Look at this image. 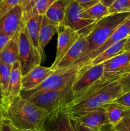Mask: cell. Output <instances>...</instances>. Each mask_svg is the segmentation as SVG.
<instances>
[{
    "instance_id": "1",
    "label": "cell",
    "mask_w": 130,
    "mask_h": 131,
    "mask_svg": "<svg viewBox=\"0 0 130 131\" xmlns=\"http://www.w3.org/2000/svg\"><path fill=\"white\" fill-rule=\"evenodd\" d=\"M124 94L119 80L98 81L82 95L65 105L61 112L68 117H73L102 107Z\"/></svg>"
},
{
    "instance_id": "2",
    "label": "cell",
    "mask_w": 130,
    "mask_h": 131,
    "mask_svg": "<svg viewBox=\"0 0 130 131\" xmlns=\"http://www.w3.org/2000/svg\"><path fill=\"white\" fill-rule=\"evenodd\" d=\"M3 117L21 131H39L43 128L48 113L20 95L5 104Z\"/></svg>"
},
{
    "instance_id": "3",
    "label": "cell",
    "mask_w": 130,
    "mask_h": 131,
    "mask_svg": "<svg viewBox=\"0 0 130 131\" xmlns=\"http://www.w3.org/2000/svg\"><path fill=\"white\" fill-rule=\"evenodd\" d=\"M130 15V13H117L109 14L101 20L96 22L93 28L86 36L89 46L85 53L79 63L87 61L90 52L100 47L116 29Z\"/></svg>"
},
{
    "instance_id": "4",
    "label": "cell",
    "mask_w": 130,
    "mask_h": 131,
    "mask_svg": "<svg viewBox=\"0 0 130 131\" xmlns=\"http://www.w3.org/2000/svg\"><path fill=\"white\" fill-rule=\"evenodd\" d=\"M84 64V63H79L70 67L54 70L53 74L48 76L38 86L31 90L21 92L20 95L24 99H27L42 92L64 88L73 83Z\"/></svg>"
},
{
    "instance_id": "5",
    "label": "cell",
    "mask_w": 130,
    "mask_h": 131,
    "mask_svg": "<svg viewBox=\"0 0 130 131\" xmlns=\"http://www.w3.org/2000/svg\"><path fill=\"white\" fill-rule=\"evenodd\" d=\"M73 83L64 88L42 92L26 100L45 110L48 114L62 110V107L73 99L71 90Z\"/></svg>"
},
{
    "instance_id": "6",
    "label": "cell",
    "mask_w": 130,
    "mask_h": 131,
    "mask_svg": "<svg viewBox=\"0 0 130 131\" xmlns=\"http://www.w3.org/2000/svg\"><path fill=\"white\" fill-rule=\"evenodd\" d=\"M42 58V55L32 43L25 25L19 33V61L22 76L40 65Z\"/></svg>"
},
{
    "instance_id": "7",
    "label": "cell",
    "mask_w": 130,
    "mask_h": 131,
    "mask_svg": "<svg viewBox=\"0 0 130 131\" xmlns=\"http://www.w3.org/2000/svg\"><path fill=\"white\" fill-rule=\"evenodd\" d=\"M103 75V63L95 65H84L71 86L73 99L80 97L94 83L101 79Z\"/></svg>"
},
{
    "instance_id": "8",
    "label": "cell",
    "mask_w": 130,
    "mask_h": 131,
    "mask_svg": "<svg viewBox=\"0 0 130 131\" xmlns=\"http://www.w3.org/2000/svg\"><path fill=\"white\" fill-rule=\"evenodd\" d=\"M84 10L80 4L73 0L66 8L64 26L87 36L96 22L83 18L82 14Z\"/></svg>"
},
{
    "instance_id": "9",
    "label": "cell",
    "mask_w": 130,
    "mask_h": 131,
    "mask_svg": "<svg viewBox=\"0 0 130 131\" xmlns=\"http://www.w3.org/2000/svg\"><path fill=\"white\" fill-rule=\"evenodd\" d=\"M130 63V51L124 52L103 63L102 79L107 81L119 80L127 72Z\"/></svg>"
},
{
    "instance_id": "10",
    "label": "cell",
    "mask_w": 130,
    "mask_h": 131,
    "mask_svg": "<svg viewBox=\"0 0 130 131\" xmlns=\"http://www.w3.org/2000/svg\"><path fill=\"white\" fill-rule=\"evenodd\" d=\"M25 25L24 14L19 5L0 18V35L12 37Z\"/></svg>"
},
{
    "instance_id": "11",
    "label": "cell",
    "mask_w": 130,
    "mask_h": 131,
    "mask_svg": "<svg viewBox=\"0 0 130 131\" xmlns=\"http://www.w3.org/2000/svg\"><path fill=\"white\" fill-rule=\"evenodd\" d=\"M57 33V51L54 61L50 67L53 70L80 36L79 32L65 26H59Z\"/></svg>"
},
{
    "instance_id": "12",
    "label": "cell",
    "mask_w": 130,
    "mask_h": 131,
    "mask_svg": "<svg viewBox=\"0 0 130 131\" xmlns=\"http://www.w3.org/2000/svg\"><path fill=\"white\" fill-rule=\"evenodd\" d=\"M69 118H73L83 126L93 131H101L103 126L109 124L107 111L103 106L82 115Z\"/></svg>"
},
{
    "instance_id": "13",
    "label": "cell",
    "mask_w": 130,
    "mask_h": 131,
    "mask_svg": "<svg viewBox=\"0 0 130 131\" xmlns=\"http://www.w3.org/2000/svg\"><path fill=\"white\" fill-rule=\"evenodd\" d=\"M87 40L86 36L80 34V36L69 51L66 52L61 61L58 63L54 70L70 67L76 63H79L82 56L87 51L88 48Z\"/></svg>"
},
{
    "instance_id": "14",
    "label": "cell",
    "mask_w": 130,
    "mask_h": 131,
    "mask_svg": "<svg viewBox=\"0 0 130 131\" xmlns=\"http://www.w3.org/2000/svg\"><path fill=\"white\" fill-rule=\"evenodd\" d=\"M54 70L50 67H45L40 65L35 67L22 78L21 92L34 89L43 83Z\"/></svg>"
},
{
    "instance_id": "15",
    "label": "cell",
    "mask_w": 130,
    "mask_h": 131,
    "mask_svg": "<svg viewBox=\"0 0 130 131\" xmlns=\"http://www.w3.org/2000/svg\"><path fill=\"white\" fill-rule=\"evenodd\" d=\"M130 35V15L115 30L110 37L99 47L94 50L88 56L86 62L93 60L99 54L115 43L127 38ZM85 62V63H86Z\"/></svg>"
},
{
    "instance_id": "16",
    "label": "cell",
    "mask_w": 130,
    "mask_h": 131,
    "mask_svg": "<svg viewBox=\"0 0 130 131\" xmlns=\"http://www.w3.org/2000/svg\"><path fill=\"white\" fill-rule=\"evenodd\" d=\"M39 131H73L67 115L61 112V110L48 114L43 128Z\"/></svg>"
},
{
    "instance_id": "17",
    "label": "cell",
    "mask_w": 130,
    "mask_h": 131,
    "mask_svg": "<svg viewBox=\"0 0 130 131\" xmlns=\"http://www.w3.org/2000/svg\"><path fill=\"white\" fill-rule=\"evenodd\" d=\"M22 75L20 63L18 61L11 65L8 86L6 95L5 97V106L6 103L20 95L22 90Z\"/></svg>"
},
{
    "instance_id": "18",
    "label": "cell",
    "mask_w": 130,
    "mask_h": 131,
    "mask_svg": "<svg viewBox=\"0 0 130 131\" xmlns=\"http://www.w3.org/2000/svg\"><path fill=\"white\" fill-rule=\"evenodd\" d=\"M43 17V15L36 14L32 11L26 14H24L25 27H26L29 38L34 47L38 50L41 55L42 54H41L39 46V33Z\"/></svg>"
},
{
    "instance_id": "19",
    "label": "cell",
    "mask_w": 130,
    "mask_h": 131,
    "mask_svg": "<svg viewBox=\"0 0 130 131\" xmlns=\"http://www.w3.org/2000/svg\"><path fill=\"white\" fill-rule=\"evenodd\" d=\"M59 26L43 15L39 33V46L43 56L45 48L56 33H58Z\"/></svg>"
},
{
    "instance_id": "20",
    "label": "cell",
    "mask_w": 130,
    "mask_h": 131,
    "mask_svg": "<svg viewBox=\"0 0 130 131\" xmlns=\"http://www.w3.org/2000/svg\"><path fill=\"white\" fill-rule=\"evenodd\" d=\"M73 1V0H57L48 9L45 16L59 26H64L66 8Z\"/></svg>"
},
{
    "instance_id": "21",
    "label": "cell",
    "mask_w": 130,
    "mask_h": 131,
    "mask_svg": "<svg viewBox=\"0 0 130 131\" xmlns=\"http://www.w3.org/2000/svg\"><path fill=\"white\" fill-rule=\"evenodd\" d=\"M107 111L109 124L112 127H115L125 116L130 113V109L117 102H109L103 106Z\"/></svg>"
},
{
    "instance_id": "22",
    "label": "cell",
    "mask_w": 130,
    "mask_h": 131,
    "mask_svg": "<svg viewBox=\"0 0 130 131\" xmlns=\"http://www.w3.org/2000/svg\"><path fill=\"white\" fill-rule=\"evenodd\" d=\"M19 33L11 37L0 53V61L10 66L19 61Z\"/></svg>"
},
{
    "instance_id": "23",
    "label": "cell",
    "mask_w": 130,
    "mask_h": 131,
    "mask_svg": "<svg viewBox=\"0 0 130 131\" xmlns=\"http://www.w3.org/2000/svg\"><path fill=\"white\" fill-rule=\"evenodd\" d=\"M127 38L122 40L117 43H115L113 46H110L107 48L105 51L99 54L98 56L94 58L90 61H88L87 62L85 63L84 65H95L98 64L103 63L105 61L110 60L112 58L117 55L122 54L124 52V47L125 43H126Z\"/></svg>"
},
{
    "instance_id": "24",
    "label": "cell",
    "mask_w": 130,
    "mask_h": 131,
    "mask_svg": "<svg viewBox=\"0 0 130 131\" xmlns=\"http://www.w3.org/2000/svg\"><path fill=\"white\" fill-rule=\"evenodd\" d=\"M109 15L108 8L103 5L101 2L98 3L91 7L82 12L83 18L98 22Z\"/></svg>"
},
{
    "instance_id": "25",
    "label": "cell",
    "mask_w": 130,
    "mask_h": 131,
    "mask_svg": "<svg viewBox=\"0 0 130 131\" xmlns=\"http://www.w3.org/2000/svg\"><path fill=\"white\" fill-rule=\"evenodd\" d=\"M11 66L0 61V93L6 97Z\"/></svg>"
},
{
    "instance_id": "26",
    "label": "cell",
    "mask_w": 130,
    "mask_h": 131,
    "mask_svg": "<svg viewBox=\"0 0 130 131\" xmlns=\"http://www.w3.org/2000/svg\"><path fill=\"white\" fill-rule=\"evenodd\" d=\"M109 14L130 13V0H117L108 8Z\"/></svg>"
},
{
    "instance_id": "27",
    "label": "cell",
    "mask_w": 130,
    "mask_h": 131,
    "mask_svg": "<svg viewBox=\"0 0 130 131\" xmlns=\"http://www.w3.org/2000/svg\"><path fill=\"white\" fill-rule=\"evenodd\" d=\"M57 0H38L33 10V13L40 15H45L51 5Z\"/></svg>"
},
{
    "instance_id": "28",
    "label": "cell",
    "mask_w": 130,
    "mask_h": 131,
    "mask_svg": "<svg viewBox=\"0 0 130 131\" xmlns=\"http://www.w3.org/2000/svg\"><path fill=\"white\" fill-rule=\"evenodd\" d=\"M21 1L22 0H2L0 2V18L14 7L20 5Z\"/></svg>"
},
{
    "instance_id": "29",
    "label": "cell",
    "mask_w": 130,
    "mask_h": 131,
    "mask_svg": "<svg viewBox=\"0 0 130 131\" xmlns=\"http://www.w3.org/2000/svg\"><path fill=\"white\" fill-rule=\"evenodd\" d=\"M113 128L118 131H130V113Z\"/></svg>"
},
{
    "instance_id": "30",
    "label": "cell",
    "mask_w": 130,
    "mask_h": 131,
    "mask_svg": "<svg viewBox=\"0 0 130 131\" xmlns=\"http://www.w3.org/2000/svg\"><path fill=\"white\" fill-rule=\"evenodd\" d=\"M38 0H22L20 3V6L23 12V14L29 12L35 6Z\"/></svg>"
},
{
    "instance_id": "31",
    "label": "cell",
    "mask_w": 130,
    "mask_h": 131,
    "mask_svg": "<svg viewBox=\"0 0 130 131\" xmlns=\"http://www.w3.org/2000/svg\"><path fill=\"white\" fill-rule=\"evenodd\" d=\"M124 93L130 91V72L125 74L119 79Z\"/></svg>"
},
{
    "instance_id": "32",
    "label": "cell",
    "mask_w": 130,
    "mask_h": 131,
    "mask_svg": "<svg viewBox=\"0 0 130 131\" xmlns=\"http://www.w3.org/2000/svg\"><path fill=\"white\" fill-rule=\"evenodd\" d=\"M0 131H21L12 125L8 119L3 117L0 125Z\"/></svg>"
},
{
    "instance_id": "33",
    "label": "cell",
    "mask_w": 130,
    "mask_h": 131,
    "mask_svg": "<svg viewBox=\"0 0 130 131\" xmlns=\"http://www.w3.org/2000/svg\"><path fill=\"white\" fill-rule=\"evenodd\" d=\"M114 102L124 105L130 109V91L124 93L121 97L115 100Z\"/></svg>"
},
{
    "instance_id": "34",
    "label": "cell",
    "mask_w": 130,
    "mask_h": 131,
    "mask_svg": "<svg viewBox=\"0 0 130 131\" xmlns=\"http://www.w3.org/2000/svg\"><path fill=\"white\" fill-rule=\"evenodd\" d=\"M80 4V6L84 9V10L91 7L93 5L100 2L101 0H74Z\"/></svg>"
},
{
    "instance_id": "35",
    "label": "cell",
    "mask_w": 130,
    "mask_h": 131,
    "mask_svg": "<svg viewBox=\"0 0 130 131\" xmlns=\"http://www.w3.org/2000/svg\"><path fill=\"white\" fill-rule=\"evenodd\" d=\"M70 123H71L73 131H93V130H91V129L86 127L83 126L82 125L80 124L79 122L75 121V120H73V118H70Z\"/></svg>"
},
{
    "instance_id": "36",
    "label": "cell",
    "mask_w": 130,
    "mask_h": 131,
    "mask_svg": "<svg viewBox=\"0 0 130 131\" xmlns=\"http://www.w3.org/2000/svg\"><path fill=\"white\" fill-rule=\"evenodd\" d=\"M11 37H10V36L0 35V53L6 45V43H8V42L11 39Z\"/></svg>"
},
{
    "instance_id": "37",
    "label": "cell",
    "mask_w": 130,
    "mask_h": 131,
    "mask_svg": "<svg viewBox=\"0 0 130 131\" xmlns=\"http://www.w3.org/2000/svg\"><path fill=\"white\" fill-rule=\"evenodd\" d=\"M117 0H101L100 2L105 5L107 7L109 8L110 6H112L113 3H114Z\"/></svg>"
},
{
    "instance_id": "38",
    "label": "cell",
    "mask_w": 130,
    "mask_h": 131,
    "mask_svg": "<svg viewBox=\"0 0 130 131\" xmlns=\"http://www.w3.org/2000/svg\"><path fill=\"white\" fill-rule=\"evenodd\" d=\"M127 51H130V36L127 37L124 47V52H127Z\"/></svg>"
},
{
    "instance_id": "39",
    "label": "cell",
    "mask_w": 130,
    "mask_h": 131,
    "mask_svg": "<svg viewBox=\"0 0 130 131\" xmlns=\"http://www.w3.org/2000/svg\"><path fill=\"white\" fill-rule=\"evenodd\" d=\"M101 131H118L113 129L110 124H107L103 126L101 129Z\"/></svg>"
},
{
    "instance_id": "40",
    "label": "cell",
    "mask_w": 130,
    "mask_h": 131,
    "mask_svg": "<svg viewBox=\"0 0 130 131\" xmlns=\"http://www.w3.org/2000/svg\"><path fill=\"white\" fill-rule=\"evenodd\" d=\"M4 107H5V98L2 94L0 93V111H2Z\"/></svg>"
},
{
    "instance_id": "41",
    "label": "cell",
    "mask_w": 130,
    "mask_h": 131,
    "mask_svg": "<svg viewBox=\"0 0 130 131\" xmlns=\"http://www.w3.org/2000/svg\"><path fill=\"white\" fill-rule=\"evenodd\" d=\"M3 119V115H2V112L1 111H0V125H1V120Z\"/></svg>"
},
{
    "instance_id": "42",
    "label": "cell",
    "mask_w": 130,
    "mask_h": 131,
    "mask_svg": "<svg viewBox=\"0 0 130 131\" xmlns=\"http://www.w3.org/2000/svg\"><path fill=\"white\" fill-rule=\"evenodd\" d=\"M1 1H2V0H0V2H1Z\"/></svg>"
},
{
    "instance_id": "43",
    "label": "cell",
    "mask_w": 130,
    "mask_h": 131,
    "mask_svg": "<svg viewBox=\"0 0 130 131\" xmlns=\"http://www.w3.org/2000/svg\"><path fill=\"white\" fill-rule=\"evenodd\" d=\"M129 36H130V35H129Z\"/></svg>"
}]
</instances>
